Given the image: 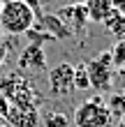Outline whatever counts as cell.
Segmentation results:
<instances>
[{
	"mask_svg": "<svg viewBox=\"0 0 125 127\" xmlns=\"http://www.w3.org/2000/svg\"><path fill=\"white\" fill-rule=\"evenodd\" d=\"M37 21V12L26 0H5L0 12V30L7 35H26Z\"/></svg>",
	"mask_w": 125,
	"mask_h": 127,
	"instance_id": "obj_2",
	"label": "cell"
},
{
	"mask_svg": "<svg viewBox=\"0 0 125 127\" xmlns=\"http://www.w3.org/2000/svg\"><path fill=\"white\" fill-rule=\"evenodd\" d=\"M0 95L5 97L12 106H26V109H40L42 106V95L30 79L21 74H7L0 76Z\"/></svg>",
	"mask_w": 125,
	"mask_h": 127,
	"instance_id": "obj_1",
	"label": "cell"
},
{
	"mask_svg": "<svg viewBox=\"0 0 125 127\" xmlns=\"http://www.w3.org/2000/svg\"><path fill=\"white\" fill-rule=\"evenodd\" d=\"M2 5H5V0H0V12H2Z\"/></svg>",
	"mask_w": 125,
	"mask_h": 127,
	"instance_id": "obj_23",
	"label": "cell"
},
{
	"mask_svg": "<svg viewBox=\"0 0 125 127\" xmlns=\"http://www.w3.org/2000/svg\"><path fill=\"white\" fill-rule=\"evenodd\" d=\"M0 127H7V123H5V120H2V118H0Z\"/></svg>",
	"mask_w": 125,
	"mask_h": 127,
	"instance_id": "obj_21",
	"label": "cell"
},
{
	"mask_svg": "<svg viewBox=\"0 0 125 127\" xmlns=\"http://www.w3.org/2000/svg\"><path fill=\"white\" fill-rule=\"evenodd\" d=\"M83 7H86V14H88V21L90 23H100V26L116 12L111 0H86Z\"/></svg>",
	"mask_w": 125,
	"mask_h": 127,
	"instance_id": "obj_10",
	"label": "cell"
},
{
	"mask_svg": "<svg viewBox=\"0 0 125 127\" xmlns=\"http://www.w3.org/2000/svg\"><path fill=\"white\" fill-rule=\"evenodd\" d=\"M7 56H9V49L5 46H0V76H2V69H5V65H7Z\"/></svg>",
	"mask_w": 125,
	"mask_h": 127,
	"instance_id": "obj_16",
	"label": "cell"
},
{
	"mask_svg": "<svg viewBox=\"0 0 125 127\" xmlns=\"http://www.w3.org/2000/svg\"><path fill=\"white\" fill-rule=\"evenodd\" d=\"M35 26H40L42 30H46L51 37H53V42H65V39H70V37H72L70 28L65 26L56 14H40L37 21H35Z\"/></svg>",
	"mask_w": 125,
	"mask_h": 127,
	"instance_id": "obj_9",
	"label": "cell"
},
{
	"mask_svg": "<svg viewBox=\"0 0 125 127\" xmlns=\"http://www.w3.org/2000/svg\"><path fill=\"white\" fill-rule=\"evenodd\" d=\"M74 127H111V113L107 109V102L102 97H88L74 109V118H72Z\"/></svg>",
	"mask_w": 125,
	"mask_h": 127,
	"instance_id": "obj_3",
	"label": "cell"
},
{
	"mask_svg": "<svg viewBox=\"0 0 125 127\" xmlns=\"http://www.w3.org/2000/svg\"><path fill=\"white\" fill-rule=\"evenodd\" d=\"M109 56H111L114 69H123V67H125V37H123V39H118V42L111 46Z\"/></svg>",
	"mask_w": 125,
	"mask_h": 127,
	"instance_id": "obj_14",
	"label": "cell"
},
{
	"mask_svg": "<svg viewBox=\"0 0 125 127\" xmlns=\"http://www.w3.org/2000/svg\"><path fill=\"white\" fill-rule=\"evenodd\" d=\"M107 109H109V113H111V120L114 123H118L121 118L125 116V95L118 93V95H109V99H107Z\"/></svg>",
	"mask_w": 125,
	"mask_h": 127,
	"instance_id": "obj_13",
	"label": "cell"
},
{
	"mask_svg": "<svg viewBox=\"0 0 125 127\" xmlns=\"http://www.w3.org/2000/svg\"><path fill=\"white\" fill-rule=\"evenodd\" d=\"M86 0H67V5H83Z\"/></svg>",
	"mask_w": 125,
	"mask_h": 127,
	"instance_id": "obj_18",
	"label": "cell"
},
{
	"mask_svg": "<svg viewBox=\"0 0 125 127\" xmlns=\"http://www.w3.org/2000/svg\"><path fill=\"white\" fill-rule=\"evenodd\" d=\"M0 46H2V30H0Z\"/></svg>",
	"mask_w": 125,
	"mask_h": 127,
	"instance_id": "obj_22",
	"label": "cell"
},
{
	"mask_svg": "<svg viewBox=\"0 0 125 127\" xmlns=\"http://www.w3.org/2000/svg\"><path fill=\"white\" fill-rule=\"evenodd\" d=\"M86 72H88V81H90V88L100 93H109L114 83V63L109 51H102L100 56L90 58L86 63Z\"/></svg>",
	"mask_w": 125,
	"mask_h": 127,
	"instance_id": "obj_4",
	"label": "cell"
},
{
	"mask_svg": "<svg viewBox=\"0 0 125 127\" xmlns=\"http://www.w3.org/2000/svg\"><path fill=\"white\" fill-rule=\"evenodd\" d=\"M2 120L9 127H37L40 125V109H26V106H12L9 104Z\"/></svg>",
	"mask_w": 125,
	"mask_h": 127,
	"instance_id": "obj_7",
	"label": "cell"
},
{
	"mask_svg": "<svg viewBox=\"0 0 125 127\" xmlns=\"http://www.w3.org/2000/svg\"><path fill=\"white\" fill-rule=\"evenodd\" d=\"M56 16L70 28L72 35H77L79 30H83V28H86V23H90L83 5H65V7H60V9L56 12Z\"/></svg>",
	"mask_w": 125,
	"mask_h": 127,
	"instance_id": "obj_6",
	"label": "cell"
},
{
	"mask_svg": "<svg viewBox=\"0 0 125 127\" xmlns=\"http://www.w3.org/2000/svg\"><path fill=\"white\" fill-rule=\"evenodd\" d=\"M111 5H114V9H116V12L125 14V0H111Z\"/></svg>",
	"mask_w": 125,
	"mask_h": 127,
	"instance_id": "obj_17",
	"label": "cell"
},
{
	"mask_svg": "<svg viewBox=\"0 0 125 127\" xmlns=\"http://www.w3.org/2000/svg\"><path fill=\"white\" fill-rule=\"evenodd\" d=\"M46 83L53 97H67L74 93V65L58 63L46 74Z\"/></svg>",
	"mask_w": 125,
	"mask_h": 127,
	"instance_id": "obj_5",
	"label": "cell"
},
{
	"mask_svg": "<svg viewBox=\"0 0 125 127\" xmlns=\"http://www.w3.org/2000/svg\"><path fill=\"white\" fill-rule=\"evenodd\" d=\"M102 26H104L107 30L116 37V39H123V37H125V14L114 12V14H111V16H109Z\"/></svg>",
	"mask_w": 125,
	"mask_h": 127,
	"instance_id": "obj_12",
	"label": "cell"
},
{
	"mask_svg": "<svg viewBox=\"0 0 125 127\" xmlns=\"http://www.w3.org/2000/svg\"><path fill=\"white\" fill-rule=\"evenodd\" d=\"M19 67L28 72H40L46 67V56H44V49L40 44H28V46L21 51L19 56Z\"/></svg>",
	"mask_w": 125,
	"mask_h": 127,
	"instance_id": "obj_8",
	"label": "cell"
},
{
	"mask_svg": "<svg viewBox=\"0 0 125 127\" xmlns=\"http://www.w3.org/2000/svg\"><path fill=\"white\" fill-rule=\"evenodd\" d=\"M118 127H125V116H123L121 120H118Z\"/></svg>",
	"mask_w": 125,
	"mask_h": 127,
	"instance_id": "obj_19",
	"label": "cell"
},
{
	"mask_svg": "<svg viewBox=\"0 0 125 127\" xmlns=\"http://www.w3.org/2000/svg\"><path fill=\"white\" fill-rule=\"evenodd\" d=\"M40 123L42 127H72V120L67 113H63V111H42L40 113Z\"/></svg>",
	"mask_w": 125,
	"mask_h": 127,
	"instance_id": "obj_11",
	"label": "cell"
},
{
	"mask_svg": "<svg viewBox=\"0 0 125 127\" xmlns=\"http://www.w3.org/2000/svg\"><path fill=\"white\" fill-rule=\"evenodd\" d=\"M53 0H40V5H51Z\"/></svg>",
	"mask_w": 125,
	"mask_h": 127,
	"instance_id": "obj_20",
	"label": "cell"
},
{
	"mask_svg": "<svg viewBox=\"0 0 125 127\" xmlns=\"http://www.w3.org/2000/svg\"><path fill=\"white\" fill-rule=\"evenodd\" d=\"M90 81H88V72H86V63L74 65V90H88Z\"/></svg>",
	"mask_w": 125,
	"mask_h": 127,
	"instance_id": "obj_15",
	"label": "cell"
}]
</instances>
